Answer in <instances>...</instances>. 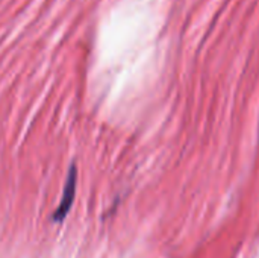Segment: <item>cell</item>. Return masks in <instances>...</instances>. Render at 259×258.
Returning a JSON list of instances; mask_svg holds the SVG:
<instances>
[{
	"label": "cell",
	"instance_id": "cell-1",
	"mask_svg": "<svg viewBox=\"0 0 259 258\" xmlns=\"http://www.w3.org/2000/svg\"><path fill=\"white\" fill-rule=\"evenodd\" d=\"M74 189H76V167L73 166L70 169V176H68V182H67V187H65L64 201L61 202V205H59V208L56 211V219H62L65 216V213L68 211L70 204H71L73 196H74Z\"/></svg>",
	"mask_w": 259,
	"mask_h": 258
}]
</instances>
